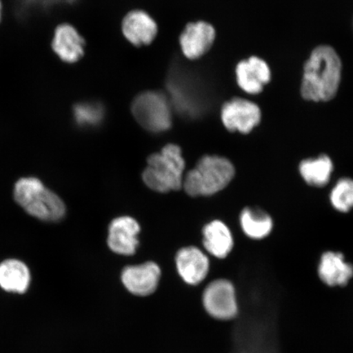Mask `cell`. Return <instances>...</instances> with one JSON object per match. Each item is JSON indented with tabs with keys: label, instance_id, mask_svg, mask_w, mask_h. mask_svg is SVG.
<instances>
[{
	"label": "cell",
	"instance_id": "cell-23",
	"mask_svg": "<svg viewBox=\"0 0 353 353\" xmlns=\"http://www.w3.org/2000/svg\"><path fill=\"white\" fill-rule=\"evenodd\" d=\"M3 0H0V23H1V21L3 19Z\"/></svg>",
	"mask_w": 353,
	"mask_h": 353
},
{
	"label": "cell",
	"instance_id": "cell-20",
	"mask_svg": "<svg viewBox=\"0 0 353 353\" xmlns=\"http://www.w3.org/2000/svg\"><path fill=\"white\" fill-rule=\"evenodd\" d=\"M243 231L253 239H263L271 232L272 220L270 216L260 210L247 208L241 215Z\"/></svg>",
	"mask_w": 353,
	"mask_h": 353
},
{
	"label": "cell",
	"instance_id": "cell-21",
	"mask_svg": "<svg viewBox=\"0 0 353 353\" xmlns=\"http://www.w3.org/2000/svg\"><path fill=\"white\" fill-rule=\"evenodd\" d=\"M73 114L79 125L94 127L103 121L105 110L103 105L99 103L88 101L74 105Z\"/></svg>",
	"mask_w": 353,
	"mask_h": 353
},
{
	"label": "cell",
	"instance_id": "cell-18",
	"mask_svg": "<svg viewBox=\"0 0 353 353\" xmlns=\"http://www.w3.org/2000/svg\"><path fill=\"white\" fill-rule=\"evenodd\" d=\"M203 244L207 251L214 257L223 259L231 252L233 238L227 225L215 220L207 224L203 229Z\"/></svg>",
	"mask_w": 353,
	"mask_h": 353
},
{
	"label": "cell",
	"instance_id": "cell-9",
	"mask_svg": "<svg viewBox=\"0 0 353 353\" xmlns=\"http://www.w3.org/2000/svg\"><path fill=\"white\" fill-rule=\"evenodd\" d=\"M161 276L157 263L148 262L123 268L121 281L125 288L137 296H148L157 290Z\"/></svg>",
	"mask_w": 353,
	"mask_h": 353
},
{
	"label": "cell",
	"instance_id": "cell-12",
	"mask_svg": "<svg viewBox=\"0 0 353 353\" xmlns=\"http://www.w3.org/2000/svg\"><path fill=\"white\" fill-rule=\"evenodd\" d=\"M179 274L187 284L196 285L205 279L210 270L207 256L196 247L181 249L176 256Z\"/></svg>",
	"mask_w": 353,
	"mask_h": 353
},
{
	"label": "cell",
	"instance_id": "cell-19",
	"mask_svg": "<svg viewBox=\"0 0 353 353\" xmlns=\"http://www.w3.org/2000/svg\"><path fill=\"white\" fill-rule=\"evenodd\" d=\"M299 170L308 184L322 187L329 182L333 172V163L327 156H321L303 161Z\"/></svg>",
	"mask_w": 353,
	"mask_h": 353
},
{
	"label": "cell",
	"instance_id": "cell-7",
	"mask_svg": "<svg viewBox=\"0 0 353 353\" xmlns=\"http://www.w3.org/2000/svg\"><path fill=\"white\" fill-rule=\"evenodd\" d=\"M168 88L176 110L185 117H195L199 112L197 88L190 73L178 68L172 70Z\"/></svg>",
	"mask_w": 353,
	"mask_h": 353
},
{
	"label": "cell",
	"instance_id": "cell-6",
	"mask_svg": "<svg viewBox=\"0 0 353 353\" xmlns=\"http://www.w3.org/2000/svg\"><path fill=\"white\" fill-rule=\"evenodd\" d=\"M203 305L214 319L229 321L235 319L238 306L235 288L231 282L223 279L211 282L203 293Z\"/></svg>",
	"mask_w": 353,
	"mask_h": 353
},
{
	"label": "cell",
	"instance_id": "cell-2",
	"mask_svg": "<svg viewBox=\"0 0 353 353\" xmlns=\"http://www.w3.org/2000/svg\"><path fill=\"white\" fill-rule=\"evenodd\" d=\"M14 200L26 213L46 222L64 218L65 205L61 199L37 178H21L15 184Z\"/></svg>",
	"mask_w": 353,
	"mask_h": 353
},
{
	"label": "cell",
	"instance_id": "cell-14",
	"mask_svg": "<svg viewBox=\"0 0 353 353\" xmlns=\"http://www.w3.org/2000/svg\"><path fill=\"white\" fill-rule=\"evenodd\" d=\"M52 48L64 63H74L85 54V41L74 26L64 23L56 28Z\"/></svg>",
	"mask_w": 353,
	"mask_h": 353
},
{
	"label": "cell",
	"instance_id": "cell-4",
	"mask_svg": "<svg viewBox=\"0 0 353 353\" xmlns=\"http://www.w3.org/2000/svg\"><path fill=\"white\" fill-rule=\"evenodd\" d=\"M234 174L235 169L228 159L206 156L188 172L183 185L189 196H212L226 188Z\"/></svg>",
	"mask_w": 353,
	"mask_h": 353
},
{
	"label": "cell",
	"instance_id": "cell-8",
	"mask_svg": "<svg viewBox=\"0 0 353 353\" xmlns=\"http://www.w3.org/2000/svg\"><path fill=\"white\" fill-rule=\"evenodd\" d=\"M222 121L229 131L248 134L261 121V110L252 101L233 99L223 105Z\"/></svg>",
	"mask_w": 353,
	"mask_h": 353
},
{
	"label": "cell",
	"instance_id": "cell-10",
	"mask_svg": "<svg viewBox=\"0 0 353 353\" xmlns=\"http://www.w3.org/2000/svg\"><path fill=\"white\" fill-rule=\"evenodd\" d=\"M140 230L139 223L129 216L114 219L109 226V248L118 254H134L139 244L138 236Z\"/></svg>",
	"mask_w": 353,
	"mask_h": 353
},
{
	"label": "cell",
	"instance_id": "cell-15",
	"mask_svg": "<svg viewBox=\"0 0 353 353\" xmlns=\"http://www.w3.org/2000/svg\"><path fill=\"white\" fill-rule=\"evenodd\" d=\"M123 33L136 46H148L157 34L156 21L148 13L135 10L128 13L122 25Z\"/></svg>",
	"mask_w": 353,
	"mask_h": 353
},
{
	"label": "cell",
	"instance_id": "cell-3",
	"mask_svg": "<svg viewBox=\"0 0 353 353\" xmlns=\"http://www.w3.org/2000/svg\"><path fill=\"white\" fill-rule=\"evenodd\" d=\"M185 161L179 145L168 144L161 152L148 158L143 179L154 192L179 191L183 184Z\"/></svg>",
	"mask_w": 353,
	"mask_h": 353
},
{
	"label": "cell",
	"instance_id": "cell-16",
	"mask_svg": "<svg viewBox=\"0 0 353 353\" xmlns=\"http://www.w3.org/2000/svg\"><path fill=\"white\" fill-rule=\"evenodd\" d=\"M32 275L26 264L19 259L0 263V288L8 293L23 294L28 290Z\"/></svg>",
	"mask_w": 353,
	"mask_h": 353
},
{
	"label": "cell",
	"instance_id": "cell-22",
	"mask_svg": "<svg viewBox=\"0 0 353 353\" xmlns=\"http://www.w3.org/2000/svg\"><path fill=\"white\" fill-rule=\"evenodd\" d=\"M330 201L339 211L347 212L353 208V180H339L331 192Z\"/></svg>",
	"mask_w": 353,
	"mask_h": 353
},
{
	"label": "cell",
	"instance_id": "cell-17",
	"mask_svg": "<svg viewBox=\"0 0 353 353\" xmlns=\"http://www.w3.org/2000/svg\"><path fill=\"white\" fill-rule=\"evenodd\" d=\"M319 273L326 285L344 286L353 276V267L345 262L342 254L326 252L322 255Z\"/></svg>",
	"mask_w": 353,
	"mask_h": 353
},
{
	"label": "cell",
	"instance_id": "cell-5",
	"mask_svg": "<svg viewBox=\"0 0 353 353\" xmlns=\"http://www.w3.org/2000/svg\"><path fill=\"white\" fill-rule=\"evenodd\" d=\"M136 120L144 129L152 132H161L172 125L169 101L159 92H145L138 96L132 107Z\"/></svg>",
	"mask_w": 353,
	"mask_h": 353
},
{
	"label": "cell",
	"instance_id": "cell-13",
	"mask_svg": "<svg viewBox=\"0 0 353 353\" xmlns=\"http://www.w3.org/2000/svg\"><path fill=\"white\" fill-rule=\"evenodd\" d=\"M236 81L242 90L249 94H258L271 81L268 65L258 57H251L236 66Z\"/></svg>",
	"mask_w": 353,
	"mask_h": 353
},
{
	"label": "cell",
	"instance_id": "cell-11",
	"mask_svg": "<svg viewBox=\"0 0 353 353\" xmlns=\"http://www.w3.org/2000/svg\"><path fill=\"white\" fill-rule=\"evenodd\" d=\"M215 30L205 21L190 23L180 37L183 54L189 59H197L207 52L214 42Z\"/></svg>",
	"mask_w": 353,
	"mask_h": 353
},
{
	"label": "cell",
	"instance_id": "cell-1",
	"mask_svg": "<svg viewBox=\"0 0 353 353\" xmlns=\"http://www.w3.org/2000/svg\"><path fill=\"white\" fill-rule=\"evenodd\" d=\"M341 60L334 48L327 46L316 48L304 65L303 98L312 101L333 99L341 85Z\"/></svg>",
	"mask_w": 353,
	"mask_h": 353
}]
</instances>
